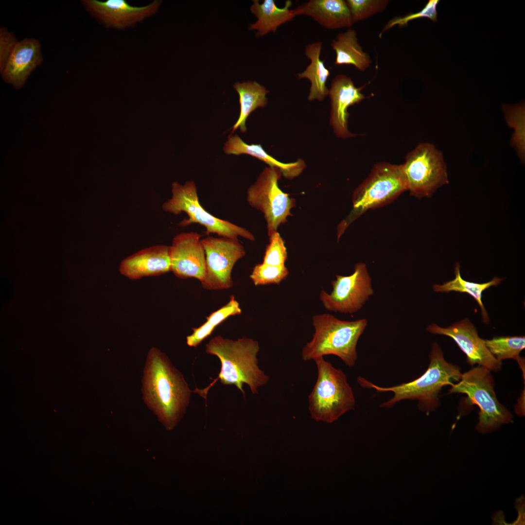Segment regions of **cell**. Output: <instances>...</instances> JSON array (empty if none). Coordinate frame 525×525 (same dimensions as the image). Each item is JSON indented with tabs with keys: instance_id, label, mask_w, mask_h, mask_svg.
Instances as JSON below:
<instances>
[{
	"instance_id": "12",
	"label": "cell",
	"mask_w": 525,
	"mask_h": 525,
	"mask_svg": "<svg viewBox=\"0 0 525 525\" xmlns=\"http://www.w3.org/2000/svg\"><path fill=\"white\" fill-rule=\"evenodd\" d=\"M206 258V272L201 282L209 290L230 288L232 270L236 262L245 254L238 239L208 236L201 240Z\"/></svg>"
},
{
	"instance_id": "22",
	"label": "cell",
	"mask_w": 525,
	"mask_h": 525,
	"mask_svg": "<svg viewBox=\"0 0 525 525\" xmlns=\"http://www.w3.org/2000/svg\"><path fill=\"white\" fill-rule=\"evenodd\" d=\"M322 46V43L319 41L306 46L305 54L310 60V63L303 71L296 74L298 79L306 78L310 81L311 87L308 97L310 101H322L328 95L326 82L330 71L325 66L324 61L320 59Z\"/></svg>"
},
{
	"instance_id": "27",
	"label": "cell",
	"mask_w": 525,
	"mask_h": 525,
	"mask_svg": "<svg viewBox=\"0 0 525 525\" xmlns=\"http://www.w3.org/2000/svg\"><path fill=\"white\" fill-rule=\"evenodd\" d=\"M505 118L509 126L514 129L511 143L522 161L525 159V107L523 104L503 105Z\"/></svg>"
},
{
	"instance_id": "31",
	"label": "cell",
	"mask_w": 525,
	"mask_h": 525,
	"mask_svg": "<svg viewBox=\"0 0 525 525\" xmlns=\"http://www.w3.org/2000/svg\"><path fill=\"white\" fill-rule=\"evenodd\" d=\"M438 3V0H429L423 8L417 13L409 14L403 17H395L392 18L385 26L380 35H382L383 33L394 26H405L409 21L417 18H427L436 22L437 20V7Z\"/></svg>"
},
{
	"instance_id": "11",
	"label": "cell",
	"mask_w": 525,
	"mask_h": 525,
	"mask_svg": "<svg viewBox=\"0 0 525 525\" xmlns=\"http://www.w3.org/2000/svg\"><path fill=\"white\" fill-rule=\"evenodd\" d=\"M330 294L322 290L319 298L325 309L334 312L352 314L360 310L374 293L367 265L358 262L349 276L336 275L332 281Z\"/></svg>"
},
{
	"instance_id": "10",
	"label": "cell",
	"mask_w": 525,
	"mask_h": 525,
	"mask_svg": "<svg viewBox=\"0 0 525 525\" xmlns=\"http://www.w3.org/2000/svg\"><path fill=\"white\" fill-rule=\"evenodd\" d=\"M282 175L278 168L266 167L247 192L249 204L264 215L269 237L277 231L280 225L287 221V217L291 215V209L295 206V199L279 186L278 181Z\"/></svg>"
},
{
	"instance_id": "28",
	"label": "cell",
	"mask_w": 525,
	"mask_h": 525,
	"mask_svg": "<svg viewBox=\"0 0 525 525\" xmlns=\"http://www.w3.org/2000/svg\"><path fill=\"white\" fill-rule=\"evenodd\" d=\"M345 1L353 23L383 12L389 3L387 0H347Z\"/></svg>"
},
{
	"instance_id": "1",
	"label": "cell",
	"mask_w": 525,
	"mask_h": 525,
	"mask_svg": "<svg viewBox=\"0 0 525 525\" xmlns=\"http://www.w3.org/2000/svg\"><path fill=\"white\" fill-rule=\"evenodd\" d=\"M191 390L182 374L156 348L148 352L142 381L143 399L167 430L185 413Z\"/></svg>"
},
{
	"instance_id": "5",
	"label": "cell",
	"mask_w": 525,
	"mask_h": 525,
	"mask_svg": "<svg viewBox=\"0 0 525 525\" xmlns=\"http://www.w3.org/2000/svg\"><path fill=\"white\" fill-rule=\"evenodd\" d=\"M314 361L317 376L308 396L311 417L316 421L332 423L354 409V393L342 370L334 367L323 357Z\"/></svg>"
},
{
	"instance_id": "4",
	"label": "cell",
	"mask_w": 525,
	"mask_h": 525,
	"mask_svg": "<svg viewBox=\"0 0 525 525\" xmlns=\"http://www.w3.org/2000/svg\"><path fill=\"white\" fill-rule=\"evenodd\" d=\"M312 321L314 333L302 350V359L307 361L334 355L348 367L354 366L357 359V344L368 325L367 320L346 321L323 314L313 316Z\"/></svg>"
},
{
	"instance_id": "16",
	"label": "cell",
	"mask_w": 525,
	"mask_h": 525,
	"mask_svg": "<svg viewBox=\"0 0 525 525\" xmlns=\"http://www.w3.org/2000/svg\"><path fill=\"white\" fill-rule=\"evenodd\" d=\"M86 8L108 27L122 29L133 25L158 12L161 1L154 0L149 5L137 7L124 0L82 1Z\"/></svg>"
},
{
	"instance_id": "34",
	"label": "cell",
	"mask_w": 525,
	"mask_h": 525,
	"mask_svg": "<svg viewBox=\"0 0 525 525\" xmlns=\"http://www.w3.org/2000/svg\"><path fill=\"white\" fill-rule=\"evenodd\" d=\"M215 328L206 321L201 326L192 328V333L186 337L187 345L189 347H196L212 333Z\"/></svg>"
},
{
	"instance_id": "30",
	"label": "cell",
	"mask_w": 525,
	"mask_h": 525,
	"mask_svg": "<svg viewBox=\"0 0 525 525\" xmlns=\"http://www.w3.org/2000/svg\"><path fill=\"white\" fill-rule=\"evenodd\" d=\"M269 244L266 248L262 263L274 266L285 265L287 252L283 239L277 231L269 236Z\"/></svg>"
},
{
	"instance_id": "24",
	"label": "cell",
	"mask_w": 525,
	"mask_h": 525,
	"mask_svg": "<svg viewBox=\"0 0 525 525\" xmlns=\"http://www.w3.org/2000/svg\"><path fill=\"white\" fill-rule=\"evenodd\" d=\"M233 88L239 94L240 110L231 133L238 128L244 133L246 131V121L251 113L258 108L266 106L268 102L266 94L269 91L258 82L251 81L236 82Z\"/></svg>"
},
{
	"instance_id": "7",
	"label": "cell",
	"mask_w": 525,
	"mask_h": 525,
	"mask_svg": "<svg viewBox=\"0 0 525 525\" xmlns=\"http://www.w3.org/2000/svg\"><path fill=\"white\" fill-rule=\"evenodd\" d=\"M450 393H464L468 402L479 408L477 430L486 434L512 421L511 413L497 400L490 371L478 365L462 374L457 384L451 385Z\"/></svg>"
},
{
	"instance_id": "6",
	"label": "cell",
	"mask_w": 525,
	"mask_h": 525,
	"mask_svg": "<svg viewBox=\"0 0 525 525\" xmlns=\"http://www.w3.org/2000/svg\"><path fill=\"white\" fill-rule=\"evenodd\" d=\"M406 191L400 165L385 161L377 162L368 176L354 191L352 209L338 227V239L353 221L368 210L386 205Z\"/></svg>"
},
{
	"instance_id": "26",
	"label": "cell",
	"mask_w": 525,
	"mask_h": 525,
	"mask_svg": "<svg viewBox=\"0 0 525 525\" xmlns=\"http://www.w3.org/2000/svg\"><path fill=\"white\" fill-rule=\"evenodd\" d=\"M485 344L493 356L498 361L516 360L522 370H525L524 359L520 354L525 348V336L494 337L484 339Z\"/></svg>"
},
{
	"instance_id": "23",
	"label": "cell",
	"mask_w": 525,
	"mask_h": 525,
	"mask_svg": "<svg viewBox=\"0 0 525 525\" xmlns=\"http://www.w3.org/2000/svg\"><path fill=\"white\" fill-rule=\"evenodd\" d=\"M331 46L336 53L335 65H352L361 71L369 68L372 62L370 56L363 51L355 30L350 28L339 33Z\"/></svg>"
},
{
	"instance_id": "13",
	"label": "cell",
	"mask_w": 525,
	"mask_h": 525,
	"mask_svg": "<svg viewBox=\"0 0 525 525\" xmlns=\"http://www.w3.org/2000/svg\"><path fill=\"white\" fill-rule=\"evenodd\" d=\"M426 330L432 334L452 338L466 354L470 365L477 364L490 371L500 370L501 362L498 361L490 352L484 339L478 336L475 327L468 319H462L446 328L432 323L427 326Z\"/></svg>"
},
{
	"instance_id": "29",
	"label": "cell",
	"mask_w": 525,
	"mask_h": 525,
	"mask_svg": "<svg viewBox=\"0 0 525 525\" xmlns=\"http://www.w3.org/2000/svg\"><path fill=\"white\" fill-rule=\"evenodd\" d=\"M288 274V270L285 265H270L262 262L254 267L250 278L256 286L279 284L287 278Z\"/></svg>"
},
{
	"instance_id": "9",
	"label": "cell",
	"mask_w": 525,
	"mask_h": 525,
	"mask_svg": "<svg viewBox=\"0 0 525 525\" xmlns=\"http://www.w3.org/2000/svg\"><path fill=\"white\" fill-rule=\"evenodd\" d=\"M172 196L164 202L163 210L174 214L182 212L187 214L188 218L179 224L185 227L192 223H198L206 229V234L210 233L234 239L242 237L250 241L254 240V235L246 229L211 215L200 205L196 187L193 181L181 185L177 182L172 184Z\"/></svg>"
},
{
	"instance_id": "8",
	"label": "cell",
	"mask_w": 525,
	"mask_h": 525,
	"mask_svg": "<svg viewBox=\"0 0 525 525\" xmlns=\"http://www.w3.org/2000/svg\"><path fill=\"white\" fill-rule=\"evenodd\" d=\"M400 166L407 191L418 198L430 197L449 182L442 153L429 142L420 143L407 153Z\"/></svg>"
},
{
	"instance_id": "17",
	"label": "cell",
	"mask_w": 525,
	"mask_h": 525,
	"mask_svg": "<svg viewBox=\"0 0 525 525\" xmlns=\"http://www.w3.org/2000/svg\"><path fill=\"white\" fill-rule=\"evenodd\" d=\"M171 269L170 246L163 245L145 248L126 257L119 269L122 275L132 280L159 276Z\"/></svg>"
},
{
	"instance_id": "20",
	"label": "cell",
	"mask_w": 525,
	"mask_h": 525,
	"mask_svg": "<svg viewBox=\"0 0 525 525\" xmlns=\"http://www.w3.org/2000/svg\"><path fill=\"white\" fill-rule=\"evenodd\" d=\"M227 155H250L266 163L269 167L280 169L286 178L292 179L299 175L306 167L302 159L290 163H283L269 155L261 144H248L237 135H230L224 147Z\"/></svg>"
},
{
	"instance_id": "18",
	"label": "cell",
	"mask_w": 525,
	"mask_h": 525,
	"mask_svg": "<svg viewBox=\"0 0 525 525\" xmlns=\"http://www.w3.org/2000/svg\"><path fill=\"white\" fill-rule=\"evenodd\" d=\"M43 61L39 42L34 38L18 41L2 71V79L16 88H21L31 73Z\"/></svg>"
},
{
	"instance_id": "25",
	"label": "cell",
	"mask_w": 525,
	"mask_h": 525,
	"mask_svg": "<svg viewBox=\"0 0 525 525\" xmlns=\"http://www.w3.org/2000/svg\"><path fill=\"white\" fill-rule=\"evenodd\" d=\"M460 267L457 262L455 267L454 279L446 281L442 284H434L433 289L435 292L449 293L454 291L468 294L475 300L480 306L483 322L488 324L489 317L482 301V293L491 286L499 284L503 279L495 277L491 280L482 283L468 281L461 277Z\"/></svg>"
},
{
	"instance_id": "33",
	"label": "cell",
	"mask_w": 525,
	"mask_h": 525,
	"mask_svg": "<svg viewBox=\"0 0 525 525\" xmlns=\"http://www.w3.org/2000/svg\"><path fill=\"white\" fill-rule=\"evenodd\" d=\"M18 41L13 33L4 27L0 29V71H2Z\"/></svg>"
},
{
	"instance_id": "21",
	"label": "cell",
	"mask_w": 525,
	"mask_h": 525,
	"mask_svg": "<svg viewBox=\"0 0 525 525\" xmlns=\"http://www.w3.org/2000/svg\"><path fill=\"white\" fill-rule=\"evenodd\" d=\"M250 11L257 18L256 22L251 24L250 30H257L256 36H262L270 32L275 33L281 25L291 21L296 16L293 9H290L292 1L286 0L284 6L278 7L274 0H264L260 4L254 0Z\"/></svg>"
},
{
	"instance_id": "14",
	"label": "cell",
	"mask_w": 525,
	"mask_h": 525,
	"mask_svg": "<svg viewBox=\"0 0 525 525\" xmlns=\"http://www.w3.org/2000/svg\"><path fill=\"white\" fill-rule=\"evenodd\" d=\"M196 232L176 235L170 246L171 271L181 279L195 278L201 282L206 272L205 250Z\"/></svg>"
},
{
	"instance_id": "19",
	"label": "cell",
	"mask_w": 525,
	"mask_h": 525,
	"mask_svg": "<svg viewBox=\"0 0 525 525\" xmlns=\"http://www.w3.org/2000/svg\"><path fill=\"white\" fill-rule=\"evenodd\" d=\"M295 16L306 15L326 29L350 28L353 24L343 0H310L293 9Z\"/></svg>"
},
{
	"instance_id": "2",
	"label": "cell",
	"mask_w": 525,
	"mask_h": 525,
	"mask_svg": "<svg viewBox=\"0 0 525 525\" xmlns=\"http://www.w3.org/2000/svg\"><path fill=\"white\" fill-rule=\"evenodd\" d=\"M260 347L257 341L246 337L233 340L218 335L212 338L206 345L207 353L216 356L221 363L220 371L217 378L206 388L196 387L192 392L197 393L206 400L210 389L218 380L224 385H233L245 398L244 384L248 385L253 394L266 384L269 376L258 366L257 355Z\"/></svg>"
},
{
	"instance_id": "15",
	"label": "cell",
	"mask_w": 525,
	"mask_h": 525,
	"mask_svg": "<svg viewBox=\"0 0 525 525\" xmlns=\"http://www.w3.org/2000/svg\"><path fill=\"white\" fill-rule=\"evenodd\" d=\"M364 87H356L351 78L345 74H338L332 80L328 93L331 105L330 122L339 138L346 139L356 136L348 129V109L366 98L361 92Z\"/></svg>"
},
{
	"instance_id": "3",
	"label": "cell",
	"mask_w": 525,
	"mask_h": 525,
	"mask_svg": "<svg viewBox=\"0 0 525 525\" xmlns=\"http://www.w3.org/2000/svg\"><path fill=\"white\" fill-rule=\"evenodd\" d=\"M429 360L425 372L411 382L385 387L376 385L361 377L357 378V381L363 387L393 393L390 399L381 405L382 407L391 408L404 400H417L420 409L429 412L438 406V394L442 388L458 382L462 374L457 366L445 360L440 347L436 342L432 344Z\"/></svg>"
},
{
	"instance_id": "32",
	"label": "cell",
	"mask_w": 525,
	"mask_h": 525,
	"mask_svg": "<svg viewBox=\"0 0 525 525\" xmlns=\"http://www.w3.org/2000/svg\"><path fill=\"white\" fill-rule=\"evenodd\" d=\"M241 313L242 310L238 302L232 296L227 304L206 317V320L216 327L228 317L239 315Z\"/></svg>"
}]
</instances>
